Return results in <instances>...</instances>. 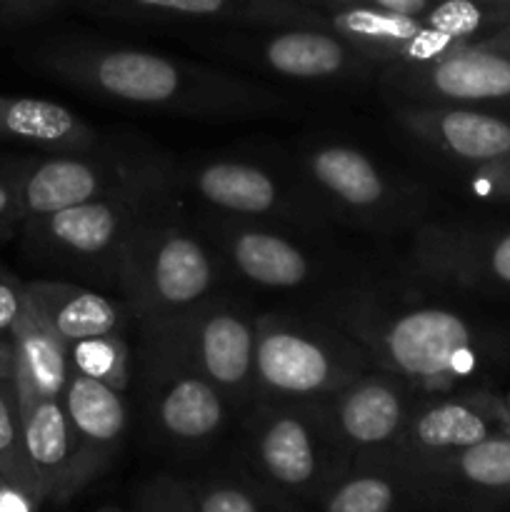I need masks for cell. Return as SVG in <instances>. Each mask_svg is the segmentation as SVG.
I'll list each match as a JSON object with an SVG mask.
<instances>
[{"label": "cell", "mask_w": 510, "mask_h": 512, "mask_svg": "<svg viewBox=\"0 0 510 512\" xmlns=\"http://www.w3.org/2000/svg\"><path fill=\"white\" fill-rule=\"evenodd\" d=\"M218 50L250 68L298 83L358 85L380 73V65L320 28H265L220 40Z\"/></svg>", "instance_id": "9a60e30c"}, {"label": "cell", "mask_w": 510, "mask_h": 512, "mask_svg": "<svg viewBox=\"0 0 510 512\" xmlns=\"http://www.w3.org/2000/svg\"><path fill=\"white\" fill-rule=\"evenodd\" d=\"M380 88L390 98L415 103L510 108V53L465 43L428 63L380 68Z\"/></svg>", "instance_id": "5bb4252c"}, {"label": "cell", "mask_w": 510, "mask_h": 512, "mask_svg": "<svg viewBox=\"0 0 510 512\" xmlns=\"http://www.w3.org/2000/svg\"><path fill=\"white\" fill-rule=\"evenodd\" d=\"M143 155L138 150H110L103 143L90 150H58L10 160L3 165V173L15 185L23 225H28L103 195L120 183Z\"/></svg>", "instance_id": "4fadbf2b"}, {"label": "cell", "mask_w": 510, "mask_h": 512, "mask_svg": "<svg viewBox=\"0 0 510 512\" xmlns=\"http://www.w3.org/2000/svg\"><path fill=\"white\" fill-rule=\"evenodd\" d=\"M478 45L483 48H493V50H503V53H510V18L500 25L495 33H490L488 38L478 40Z\"/></svg>", "instance_id": "f35d334b"}, {"label": "cell", "mask_w": 510, "mask_h": 512, "mask_svg": "<svg viewBox=\"0 0 510 512\" xmlns=\"http://www.w3.org/2000/svg\"><path fill=\"white\" fill-rule=\"evenodd\" d=\"M423 395L400 375L373 365L315 408L348 460L390 458Z\"/></svg>", "instance_id": "7c38bea8"}, {"label": "cell", "mask_w": 510, "mask_h": 512, "mask_svg": "<svg viewBox=\"0 0 510 512\" xmlns=\"http://www.w3.org/2000/svg\"><path fill=\"white\" fill-rule=\"evenodd\" d=\"M420 278L445 288L510 290V230L470 225H420L408 250Z\"/></svg>", "instance_id": "e0dca14e"}, {"label": "cell", "mask_w": 510, "mask_h": 512, "mask_svg": "<svg viewBox=\"0 0 510 512\" xmlns=\"http://www.w3.org/2000/svg\"><path fill=\"white\" fill-rule=\"evenodd\" d=\"M225 273L270 293H298L333 278L330 258L315 248V235L255 220L208 213L195 215Z\"/></svg>", "instance_id": "8fae6325"}, {"label": "cell", "mask_w": 510, "mask_h": 512, "mask_svg": "<svg viewBox=\"0 0 510 512\" xmlns=\"http://www.w3.org/2000/svg\"><path fill=\"white\" fill-rule=\"evenodd\" d=\"M313 512H420L418 470L395 458L350 460Z\"/></svg>", "instance_id": "cb8c5ba5"}, {"label": "cell", "mask_w": 510, "mask_h": 512, "mask_svg": "<svg viewBox=\"0 0 510 512\" xmlns=\"http://www.w3.org/2000/svg\"><path fill=\"white\" fill-rule=\"evenodd\" d=\"M163 163L165 158L145 153L120 183L98 198L23 225L35 255L115 288L125 245Z\"/></svg>", "instance_id": "52a82bcc"}, {"label": "cell", "mask_w": 510, "mask_h": 512, "mask_svg": "<svg viewBox=\"0 0 510 512\" xmlns=\"http://www.w3.org/2000/svg\"><path fill=\"white\" fill-rule=\"evenodd\" d=\"M488 3H498V5H510V0H488Z\"/></svg>", "instance_id": "b9f144b4"}, {"label": "cell", "mask_w": 510, "mask_h": 512, "mask_svg": "<svg viewBox=\"0 0 510 512\" xmlns=\"http://www.w3.org/2000/svg\"><path fill=\"white\" fill-rule=\"evenodd\" d=\"M58 5V0H0V10L13 20H35Z\"/></svg>", "instance_id": "d590c367"}, {"label": "cell", "mask_w": 510, "mask_h": 512, "mask_svg": "<svg viewBox=\"0 0 510 512\" xmlns=\"http://www.w3.org/2000/svg\"><path fill=\"white\" fill-rule=\"evenodd\" d=\"M15 378V348L8 335H0V380Z\"/></svg>", "instance_id": "74e56055"}, {"label": "cell", "mask_w": 510, "mask_h": 512, "mask_svg": "<svg viewBox=\"0 0 510 512\" xmlns=\"http://www.w3.org/2000/svg\"><path fill=\"white\" fill-rule=\"evenodd\" d=\"M225 275L165 160L125 245L115 290L135 323H163L220 293Z\"/></svg>", "instance_id": "3957f363"}, {"label": "cell", "mask_w": 510, "mask_h": 512, "mask_svg": "<svg viewBox=\"0 0 510 512\" xmlns=\"http://www.w3.org/2000/svg\"><path fill=\"white\" fill-rule=\"evenodd\" d=\"M508 18L510 5L488 3V0H435L433 8L420 20L445 38L465 45L488 38Z\"/></svg>", "instance_id": "f546056e"}, {"label": "cell", "mask_w": 510, "mask_h": 512, "mask_svg": "<svg viewBox=\"0 0 510 512\" xmlns=\"http://www.w3.org/2000/svg\"><path fill=\"white\" fill-rule=\"evenodd\" d=\"M63 405L78 445L80 478L88 488L103 478L123 453L130 423L125 393L70 368Z\"/></svg>", "instance_id": "44dd1931"}, {"label": "cell", "mask_w": 510, "mask_h": 512, "mask_svg": "<svg viewBox=\"0 0 510 512\" xmlns=\"http://www.w3.org/2000/svg\"><path fill=\"white\" fill-rule=\"evenodd\" d=\"M298 3H315V5H330V8H343V5H353V3H363V0H298Z\"/></svg>", "instance_id": "ab89813d"}, {"label": "cell", "mask_w": 510, "mask_h": 512, "mask_svg": "<svg viewBox=\"0 0 510 512\" xmlns=\"http://www.w3.org/2000/svg\"><path fill=\"white\" fill-rule=\"evenodd\" d=\"M373 365L368 353L323 315H258L255 400L315 405Z\"/></svg>", "instance_id": "8992f818"}, {"label": "cell", "mask_w": 510, "mask_h": 512, "mask_svg": "<svg viewBox=\"0 0 510 512\" xmlns=\"http://www.w3.org/2000/svg\"><path fill=\"white\" fill-rule=\"evenodd\" d=\"M318 315L425 395L478 388L495 358L493 338L468 315L388 285H343L320 300Z\"/></svg>", "instance_id": "7a4b0ae2"}, {"label": "cell", "mask_w": 510, "mask_h": 512, "mask_svg": "<svg viewBox=\"0 0 510 512\" xmlns=\"http://www.w3.org/2000/svg\"><path fill=\"white\" fill-rule=\"evenodd\" d=\"M495 433H505L503 398L483 388L428 393L418 400L390 458L425 470Z\"/></svg>", "instance_id": "2e32d148"}, {"label": "cell", "mask_w": 510, "mask_h": 512, "mask_svg": "<svg viewBox=\"0 0 510 512\" xmlns=\"http://www.w3.org/2000/svg\"><path fill=\"white\" fill-rule=\"evenodd\" d=\"M388 98L390 115L413 140L460 165H488L510 153V120L485 108Z\"/></svg>", "instance_id": "ac0fdd59"}, {"label": "cell", "mask_w": 510, "mask_h": 512, "mask_svg": "<svg viewBox=\"0 0 510 512\" xmlns=\"http://www.w3.org/2000/svg\"><path fill=\"white\" fill-rule=\"evenodd\" d=\"M420 512H498L510 503V435L495 433L418 470Z\"/></svg>", "instance_id": "d6986e66"}, {"label": "cell", "mask_w": 510, "mask_h": 512, "mask_svg": "<svg viewBox=\"0 0 510 512\" xmlns=\"http://www.w3.org/2000/svg\"><path fill=\"white\" fill-rule=\"evenodd\" d=\"M475 188L483 195H510V153L495 163L475 168Z\"/></svg>", "instance_id": "836d02e7"}, {"label": "cell", "mask_w": 510, "mask_h": 512, "mask_svg": "<svg viewBox=\"0 0 510 512\" xmlns=\"http://www.w3.org/2000/svg\"><path fill=\"white\" fill-rule=\"evenodd\" d=\"M233 458L255 480L310 512L350 463L315 405L285 400H253L240 413Z\"/></svg>", "instance_id": "277c9868"}, {"label": "cell", "mask_w": 510, "mask_h": 512, "mask_svg": "<svg viewBox=\"0 0 510 512\" xmlns=\"http://www.w3.org/2000/svg\"><path fill=\"white\" fill-rule=\"evenodd\" d=\"M133 388L145 430L173 458H200L228 430L233 408L153 325H138Z\"/></svg>", "instance_id": "5b68a950"}, {"label": "cell", "mask_w": 510, "mask_h": 512, "mask_svg": "<svg viewBox=\"0 0 510 512\" xmlns=\"http://www.w3.org/2000/svg\"><path fill=\"white\" fill-rule=\"evenodd\" d=\"M18 398L25 450H28L35 480H38L40 498L43 503L65 505L80 490H85V485L80 478L78 445H75L63 398L40 395L23 385H18Z\"/></svg>", "instance_id": "7402d4cb"}, {"label": "cell", "mask_w": 510, "mask_h": 512, "mask_svg": "<svg viewBox=\"0 0 510 512\" xmlns=\"http://www.w3.org/2000/svg\"><path fill=\"white\" fill-rule=\"evenodd\" d=\"M200 512H310L255 480L238 460L185 478Z\"/></svg>", "instance_id": "83f0119b"}, {"label": "cell", "mask_w": 510, "mask_h": 512, "mask_svg": "<svg viewBox=\"0 0 510 512\" xmlns=\"http://www.w3.org/2000/svg\"><path fill=\"white\" fill-rule=\"evenodd\" d=\"M363 3L395 15H405V18H423L433 8L435 0H363Z\"/></svg>", "instance_id": "8d00e7d4"}, {"label": "cell", "mask_w": 510, "mask_h": 512, "mask_svg": "<svg viewBox=\"0 0 510 512\" xmlns=\"http://www.w3.org/2000/svg\"><path fill=\"white\" fill-rule=\"evenodd\" d=\"M318 28L338 35L380 68L400 63H428L460 48V43L428 28L420 18H405L368 3L320 10Z\"/></svg>", "instance_id": "ffe728a7"}, {"label": "cell", "mask_w": 510, "mask_h": 512, "mask_svg": "<svg viewBox=\"0 0 510 512\" xmlns=\"http://www.w3.org/2000/svg\"><path fill=\"white\" fill-rule=\"evenodd\" d=\"M0 140L30 145L40 153L90 150L103 145L98 130L65 105L5 93H0Z\"/></svg>", "instance_id": "484cf974"}, {"label": "cell", "mask_w": 510, "mask_h": 512, "mask_svg": "<svg viewBox=\"0 0 510 512\" xmlns=\"http://www.w3.org/2000/svg\"><path fill=\"white\" fill-rule=\"evenodd\" d=\"M298 178L330 220L388 233L423 218L425 190L395 178L373 155L343 140H310L300 148Z\"/></svg>", "instance_id": "ba28073f"}, {"label": "cell", "mask_w": 510, "mask_h": 512, "mask_svg": "<svg viewBox=\"0 0 510 512\" xmlns=\"http://www.w3.org/2000/svg\"><path fill=\"white\" fill-rule=\"evenodd\" d=\"M23 228V210H20L18 193L8 175L0 170V238H8L15 230Z\"/></svg>", "instance_id": "e575fe53"}, {"label": "cell", "mask_w": 510, "mask_h": 512, "mask_svg": "<svg viewBox=\"0 0 510 512\" xmlns=\"http://www.w3.org/2000/svg\"><path fill=\"white\" fill-rule=\"evenodd\" d=\"M28 298L65 345L108 333H128L133 323L123 298L65 280H30Z\"/></svg>", "instance_id": "d4e9b609"}, {"label": "cell", "mask_w": 510, "mask_h": 512, "mask_svg": "<svg viewBox=\"0 0 510 512\" xmlns=\"http://www.w3.org/2000/svg\"><path fill=\"white\" fill-rule=\"evenodd\" d=\"M68 365L128 395L133 388V343L128 333H108L68 345Z\"/></svg>", "instance_id": "f1b7e54d"}, {"label": "cell", "mask_w": 510, "mask_h": 512, "mask_svg": "<svg viewBox=\"0 0 510 512\" xmlns=\"http://www.w3.org/2000/svg\"><path fill=\"white\" fill-rule=\"evenodd\" d=\"M30 68L100 103L235 123L290 108L278 90L213 65L95 38H53L33 48Z\"/></svg>", "instance_id": "6da1fadb"}, {"label": "cell", "mask_w": 510, "mask_h": 512, "mask_svg": "<svg viewBox=\"0 0 510 512\" xmlns=\"http://www.w3.org/2000/svg\"><path fill=\"white\" fill-rule=\"evenodd\" d=\"M105 18L213 20L258 28H318V8L298 0H83Z\"/></svg>", "instance_id": "603a6c76"}, {"label": "cell", "mask_w": 510, "mask_h": 512, "mask_svg": "<svg viewBox=\"0 0 510 512\" xmlns=\"http://www.w3.org/2000/svg\"><path fill=\"white\" fill-rule=\"evenodd\" d=\"M158 328L185 360L218 388L235 415L255 400V335L258 313L215 293L195 308L163 320L135 323Z\"/></svg>", "instance_id": "30bf717a"}, {"label": "cell", "mask_w": 510, "mask_h": 512, "mask_svg": "<svg viewBox=\"0 0 510 512\" xmlns=\"http://www.w3.org/2000/svg\"><path fill=\"white\" fill-rule=\"evenodd\" d=\"M170 178L185 200L228 218L255 220L318 235L328 213L298 175H283L255 160L210 158L170 163Z\"/></svg>", "instance_id": "9c48e42d"}, {"label": "cell", "mask_w": 510, "mask_h": 512, "mask_svg": "<svg viewBox=\"0 0 510 512\" xmlns=\"http://www.w3.org/2000/svg\"><path fill=\"white\" fill-rule=\"evenodd\" d=\"M15 348V383L40 395L63 398L68 383V345L45 323L28 298L23 315L10 330Z\"/></svg>", "instance_id": "4316f807"}, {"label": "cell", "mask_w": 510, "mask_h": 512, "mask_svg": "<svg viewBox=\"0 0 510 512\" xmlns=\"http://www.w3.org/2000/svg\"><path fill=\"white\" fill-rule=\"evenodd\" d=\"M503 405H505V433L510 435V390H508V395L503 398Z\"/></svg>", "instance_id": "60d3db41"}, {"label": "cell", "mask_w": 510, "mask_h": 512, "mask_svg": "<svg viewBox=\"0 0 510 512\" xmlns=\"http://www.w3.org/2000/svg\"><path fill=\"white\" fill-rule=\"evenodd\" d=\"M135 512H200L185 478L158 473L138 485L133 495Z\"/></svg>", "instance_id": "1f68e13d"}, {"label": "cell", "mask_w": 510, "mask_h": 512, "mask_svg": "<svg viewBox=\"0 0 510 512\" xmlns=\"http://www.w3.org/2000/svg\"><path fill=\"white\" fill-rule=\"evenodd\" d=\"M0 478L43 503L33 465L28 460V450H25L23 415H20L15 378L0 380Z\"/></svg>", "instance_id": "4dcf8cb0"}, {"label": "cell", "mask_w": 510, "mask_h": 512, "mask_svg": "<svg viewBox=\"0 0 510 512\" xmlns=\"http://www.w3.org/2000/svg\"><path fill=\"white\" fill-rule=\"evenodd\" d=\"M25 303H28V290L23 280L0 268V335L10 338V330L23 315Z\"/></svg>", "instance_id": "d6a6232c"}, {"label": "cell", "mask_w": 510, "mask_h": 512, "mask_svg": "<svg viewBox=\"0 0 510 512\" xmlns=\"http://www.w3.org/2000/svg\"><path fill=\"white\" fill-rule=\"evenodd\" d=\"M100 512H135V510H115V508H108V510H100Z\"/></svg>", "instance_id": "7bdbcfd3"}]
</instances>
